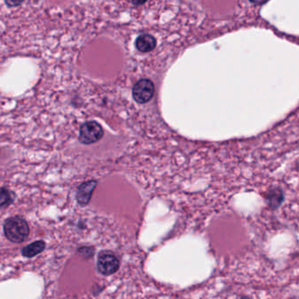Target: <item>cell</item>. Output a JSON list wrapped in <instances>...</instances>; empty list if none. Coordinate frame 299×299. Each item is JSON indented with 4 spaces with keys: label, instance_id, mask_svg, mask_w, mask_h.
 Wrapping results in <instances>:
<instances>
[{
    "label": "cell",
    "instance_id": "obj_1",
    "mask_svg": "<svg viewBox=\"0 0 299 299\" xmlns=\"http://www.w3.org/2000/svg\"><path fill=\"white\" fill-rule=\"evenodd\" d=\"M3 231L5 238L15 244L26 241L30 234L28 221L20 215L12 216L6 219L3 225Z\"/></svg>",
    "mask_w": 299,
    "mask_h": 299
},
{
    "label": "cell",
    "instance_id": "obj_2",
    "mask_svg": "<svg viewBox=\"0 0 299 299\" xmlns=\"http://www.w3.org/2000/svg\"><path fill=\"white\" fill-rule=\"evenodd\" d=\"M96 267L102 275L109 276L113 275L119 269L120 260L113 252L104 250L99 253Z\"/></svg>",
    "mask_w": 299,
    "mask_h": 299
},
{
    "label": "cell",
    "instance_id": "obj_3",
    "mask_svg": "<svg viewBox=\"0 0 299 299\" xmlns=\"http://www.w3.org/2000/svg\"><path fill=\"white\" fill-rule=\"evenodd\" d=\"M103 135V130L100 124L95 121H89L80 128L79 140L81 143L89 145L98 141Z\"/></svg>",
    "mask_w": 299,
    "mask_h": 299
},
{
    "label": "cell",
    "instance_id": "obj_4",
    "mask_svg": "<svg viewBox=\"0 0 299 299\" xmlns=\"http://www.w3.org/2000/svg\"><path fill=\"white\" fill-rule=\"evenodd\" d=\"M155 93L153 83L149 79H141L134 85L132 96L138 104H146L152 99Z\"/></svg>",
    "mask_w": 299,
    "mask_h": 299
},
{
    "label": "cell",
    "instance_id": "obj_5",
    "mask_svg": "<svg viewBox=\"0 0 299 299\" xmlns=\"http://www.w3.org/2000/svg\"><path fill=\"white\" fill-rule=\"evenodd\" d=\"M96 185H97V182L94 180L88 181V182L80 184V186L77 189V192H76V195H75V199H76L78 204H80L81 206H85L90 202L91 198H92L93 192H94Z\"/></svg>",
    "mask_w": 299,
    "mask_h": 299
},
{
    "label": "cell",
    "instance_id": "obj_6",
    "mask_svg": "<svg viewBox=\"0 0 299 299\" xmlns=\"http://www.w3.org/2000/svg\"><path fill=\"white\" fill-rule=\"evenodd\" d=\"M157 41L153 36L145 33L138 37L136 40V47L140 52L148 53L152 51L156 48Z\"/></svg>",
    "mask_w": 299,
    "mask_h": 299
},
{
    "label": "cell",
    "instance_id": "obj_7",
    "mask_svg": "<svg viewBox=\"0 0 299 299\" xmlns=\"http://www.w3.org/2000/svg\"><path fill=\"white\" fill-rule=\"evenodd\" d=\"M284 200V195L279 188H273L265 195V201L269 207L275 210L279 207Z\"/></svg>",
    "mask_w": 299,
    "mask_h": 299
},
{
    "label": "cell",
    "instance_id": "obj_8",
    "mask_svg": "<svg viewBox=\"0 0 299 299\" xmlns=\"http://www.w3.org/2000/svg\"><path fill=\"white\" fill-rule=\"evenodd\" d=\"M46 246H47L46 242L42 239L36 240L34 242H31L28 246L24 247L21 250V255L25 258H33L39 254H41L45 250Z\"/></svg>",
    "mask_w": 299,
    "mask_h": 299
},
{
    "label": "cell",
    "instance_id": "obj_9",
    "mask_svg": "<svg viewBox=\"0 0 299 299\" xmlns=\"http://www.w3.org/2000/svg\"><path fill=\"white\" fill-rule=\"evenodd\" d=\"M13 192L8 188H0V207H7L14 201Z\"/></svg>",
    "mask_w": 299,
    "mask_h": 299
},
{
    "label": "cell",
    "instance_id": "obj_10",
    "mask_svg": "<svg viewBox=\"0 0 299 299\" xmlns=\"http://www.w3.org/2000/svg\"><path fill=\"white\" fill-rule=\"evenodd\" d=\"M77 252L84 258H91L94 255V248L92 247L83 246V247H79Z\"/></svg>",
    "mask_w": 299,
    "mask_h": 299
},
{
    "label": "cell",
    "instance_id": "obj_11",
    "mask_svg": "<svg viewBox=\"0 0 299 299\" xmlns=\"http://www.w3.org/2000/svg\"><path fill=\"white\" fill-rule=\"evenodd\" d=\"M5 4H7L9 7H12V6H19L22 4V2H20V1H6Z\"/></svg>",
    "mask_w": 299,
    "mask_h": 299
},
{
    "label": "cell",
    "instance_id": "obj_12",
    "mask_svg": "<svg viewBox=\"0 0 299 299\" xmlns=\"http://www.w3.org/2000/svg\"><path fill=\"white\" fill-rule=\"evenodd\" d=\"M240 299H253L250 297H247V296H244V297H241Z\"/></svg>",
    "mask_w": 299,
    "mask_h": 299
}]
</instances>
